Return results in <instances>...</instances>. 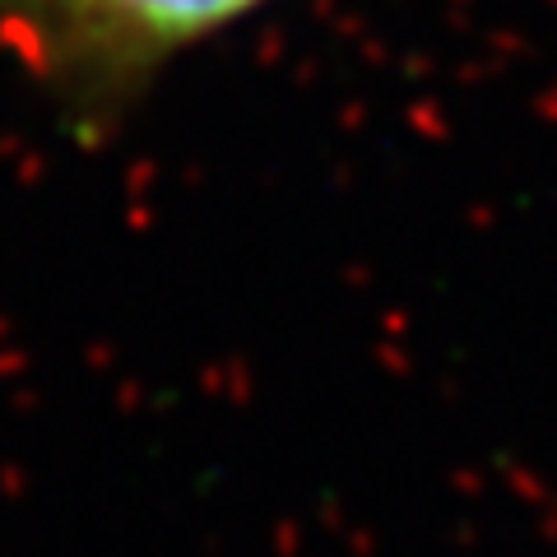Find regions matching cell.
<instances>
[{"instance_id": "cell-1", "label": "cell", "mask_w": 557, "mask_h": 557, "mask_svg": "<svg viewBox=\"0 0 557 557\" xmlns=\"http://www.w3.org/2000/svg\"><path fill=\"white\" fill-rule=\"evenodd\" d=\"M265 0H0V47L84 126H112L153 75Z\"/></svg>"}]
</instances>
